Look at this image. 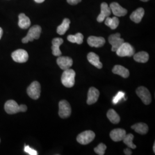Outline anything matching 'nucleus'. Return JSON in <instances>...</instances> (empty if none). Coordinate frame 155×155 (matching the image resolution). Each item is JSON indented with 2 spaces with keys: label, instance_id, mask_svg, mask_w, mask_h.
<instances>
[{
  "label": "nucleus",
  "instance_id": "obj_1",
  "mask_svg": "<svg viewBox=\"0 0 155 155\" xmlns=\"http://www.w3.org/2000/svg\"><path fill=\"white\" fill-rule=\"evenodd\" d=\"M4 108L6 112L9 114H16L18 112H25L27 110V106L25 105H18L14 100H9L5 104Z\"/></svg>",
  "mask_w": 155,
  "mask_h": 155
},
{
  "label": "nucleus",
  "instance_id": "obj_2",
  "mask_svg": "<svg viewBox=\"0 0 155 155\" xmlns=\"http://www.w3.org/2000/svg\"><path fill=\"white\" fill-rule=\"evenodd\" d=\"M75 72L72 69L68 68L63 72L61 81L62 84L66 87L71 88L75 84Z\"/></svg>",
  "mask_w": 155,
  "mask_h": 155
},
{
  "label": "nucleus",
  "instance_id": "obj_3",
  "mask_svg": "<svg viewBox=\"0 0 155 155\" xmlns=\"http://www.w3.org/2000/svg\"><path fill=\"white\" fill-rule=\"evenodd\" d=\"M41 32L40 26L36 25L29 29L25 37L22 39L23 43H27L29 41H32L35 39H39Z\"/></svg>",
  "mask_w": 155,
  "mask_h": 155
},
{
  "label": "nucleus",
  "instance_id": "obj_4",
  "mask_svg": "<svg viewBox=\"0 0 155 155\" xmlns=\"http://www.w3.org/2000/svg\"><path fill=\"white\" fill-rule=\"evenodd\" d=\"M117 55L121 57L132 56L134 54V49L133 47L128 43L124 42L117 50Z\"/></svg>",
  "mask_w": 155,
  "mask_h": 155
},
{
  "label": "nucleus",
  "instance_id": "obj_5",
  "mask_svg": "<svg viewBox=\"0 0 155 155\" xmlns=\"http://www.w3.org/2000/svg\"><path fill=\"white\" fill-rule=\"evenodd\" d=\"M95 137L94 132L91 130H86L78 134L77 140L79 144L87 145L93 141Z\"/></svg>",
  "mask_w": 155,
  "mask_h": 155
},
{
  "label": "nucleus",
  "instance_id": "obj_6",
  "mask_svg": "<svg viewBox=\"0 0 155 155\" xmlns=\"http://www.w3.org/2000/svg\"><path fill=\"white\" fill-rule=\"evenodd\" d=\"M136 94L145 105H150L152 102V97L148 89L144 86H140L136 90Z\"/></svg>",
  "mask_w": 155,
  "mask_h": 155
},
{
  "label": "nucleus",
  "instance_id": "obj_7",
  "mask_svg": "<svg viewBox=\"0 0 155 155\" xmlns=\"http://www.w3.org/2000/svg\"><path fill=\"white\" fill-rule=\"evenodd\" d=\"M41 93V86L38 81H34L27 89V94L33 100L39 99Z\"/></svg>",
  "mask_w": 155,
  "mask_h": 155
},
{
  "label": "nucleus",
  "instance_id": "obj_8",
  "mask_svg": "<svg viewBox=\"0 0 155 155\" xmlns=\"http://www.w3.org/2000/svg\"><path fill=\"white\" fill-rule=\"evenodd\" d=\"M59 115L61 118H67L71 114V107L66 100H61L59 103Z\"/></svg>",
  "mask_w": 155,
  "mask_h": 155
},
{
  "label": "nucleus",
  "instance_id": "obj_9",
  "mask_svg": "<svg viewBox=\"0 0 155 155\" xmlns=\"http://www.w3.org/2000/svg\"><path fill=\"white\" fill-rule=\"evenodd\" d=\"M109 42L111 45V51L116 52L118 48L125 42L124 40L121 38L120 33H117L113 34L109 37Z\"/></svg>",
  "mask_w": 155,
  "mask_h": 155
},
{
  "label": "nucleus",
  "instance_id": "obj_10",
  "mask_svg": "<svg viewBox=\"0 0 155 155\" xmlns=\"http://www.w3.org/2000/svg\"><path fill=\"white\" fill-rule=\"evenodd\" d=\"M12 58L14 61L22 63L28 61L29 56L28 52L25 50L19 49L12 54Z\"/></svg>",
  "mask_w": 155,
  "mask_h": 155
},
{
  "label": "nucleus",
  "instance_id": "obj_11",
  "mask_svg": "<svg viewBox=\"0 0 155 155\" xmlns=\"http://www.w3.org/2000/svg\"><path fill=\"white\" fill-rule=\"evenodd\" d=\"M57 64L63 70H66L72 66L73 61L72 59L68 56H59L56 60Z\"/></svg>",
  "mask_w": 155,
  "mask_h": 155
},
{
  "label": "nucleus",
  "instance_id": "obj_12",
  "mask_svg": "<svg viewBox=\"0 0 155 155\" xmlns=\"http://www.w3.org/2000/svg\"><path fill=\"white\" fill-rule=\"evenodd\" d=\"M111 9L107 3L103 2L101 5V13L98 16L97 20L99 22H102L105 20L106 17H109L111 15Z\"/></svg>",
  "mask_w": 155,
  "mask_h": 155
},
{
  "label": "nucleus",
  "instance_id": "obj_13",
  "mask_svg": "<svg viewBox=\"0 0 155 155\" xmlns=\"http://www.w3.org/2000/svg\"><path fill=\"white\" fill-rule=\"evenodd\" d=\"M111 11L116 17H122L125 16L127 14V10L117 2H112L110 5Z\"/></svg>",
  "mask_w": 155,
  "mask_h": 155
},
{
  "label": "nucleus",
  "instance_id": "obj_14",
  "mask_svg": "<svg viewBox=\"0 0 155 155\" xmlns=\"http://www.w3.org/2000/svg\"><path fill=\"white\" fill-rule=\"evenodd\" d=\"M125 130L120 128L114 129L112 130L110 133V137L114 141L118 142L122 141L126 136Z\"/></svg>",
  "mask_w": 155,
  "mask_h": 155
},
{
  "label": "nucleus",
  "instance_id": "obj_15",
  "mask_svg": "<svg viewBox=\"0 0 155 155\" xmlns=\"http://www.w3.org/2000/svg\"><path fill=\"white\" fill-rule=\"evenodd\" d=\"M100 96L99 90L94 87H90L87 94V104L88 105L94 104L98 100Z\"/></svg>",
  "mask_w": 155,
  "mask_h": 155
},
{
  "label": "nucleus",
  "instance_id": "obj_16",
  "mask_svg": "<svg viewBox=\"0 0 155 155\" xmlns=\"http://www.w3.org/2000/svg\"><path fill=\"white\" fill-rule=\"evenodd\" d=\"M105 39L102 37L91 36L87 39V43L91 47H101L105 44Z\"/></svg>",
  "mask_w": 155,
  "mask_h": 155
},
{
  "label": "nucleus",
  "instance_id": "obj_17",
  "mask_svg": "<svg viewBox=\"0 0 155 155\" xmlns=\"http://www.w3.org/2000/svg\"><path fill=\"white\" fill-rule=\"evenodd\" d=\"M63 43V40L61 38H56L52 41V54L55 56H60L61 55V51L60 50V46Z\"/></svg>",
  "mask_w": 155,
  "mask_h": 155
},
{
  "label": "nucleus",
  "instance_id": "obj_18",
  "mask_svg": "<svg viewBox=\"0 0 155 155\" xmlns=\"http://www.w3.org/2000/svg\"><path fill=\"white\" fill-rule=\"evenodd\" d=\"M88 61L94 66L97 67L98 69L102 68V63L100 61V57L94 52H90L87 55Z\"/></svg>",
  "mask_w": 155,
  "mask_h": 155
},
{
  "label": "nucleus",
  "instance_id": "obj_19",
  "mask_svg": "<svg viewBox=\"0 0 155 155\" xmlns=\"http://www.w3.org/2000/svg\"><path fill=\"white\" fill-rule=\"evenodd\" d=\"M144 13L145 11L144 9L142 8H139L135 11L132 12L130 16V18L133 22L135 23H139L141 22L143 17H144Z\"/></svg>",
  "mask_w": 155,
  "mask_h": 155
},
{
  "label": "nucleus",
  "instance_id": "obj_20",
  "mask_svg": "<svg viewBox=\"0 0 155 155\" xmlns=\"http://www.w3.org/2000/svg\"><path fill=\"white\" fill-rule=\"evenodd\" d=\"M112 72L117 75H119L124 78H127L129 76V70L125 67L121 65H116L113 67Z\"/></svg>",
  "mask_w": 155,
  "mask_h": 155
},
{
  "label": "nucleus",
  "instance_id": "obj_21",
  "mask_svg": "<svg viewBox=\"0 0 155 155\" xmlns=\"http://www.w3.org/2000/svg\"><path fill=\"white\" fill-rule=\"evenodd\" d=\"M18 26L21 29H27L31 25V20L24 13H21L18 16Z\"/></svg>",
  "mask_w": 155,
  "mask_h": 155
},
{
  "label": "nucleus",
  "instance_id": "obj_22",
  "mask_svg": "<svg viewBox=\"0 0 155 155\" xmlns=\"http://www.w3.org/2000/svg\"><path fill=\"white\" fill-rule=\"evenodd\" d=\"M131 128L134 131L140 134H145L148 132V126L143 122L137 123L132 126Z\"/></svg>",
  "mask_w": 155,
  "mask_h": 155
},
{
  "label": "nucleus",
  "instance_id": "obj_23",
  "mask_svg": "<svg viewBox=\"0 0 155 155\" xmlns=\"http://www.w3.org/2000/svg\"><path fill=\"white\" fill-rule=\"evenodd\" d=\"M150 58L149 54L145 51H141L133 55L134 60L139 63H146L148 61Z\"/></svg>",
  "mask_w": 155,
  "mask_h": 155
},
{
  "label": "nucleus",
  "instance_id": "obj_24",
  "mask_svg": "<svg viewBox=\"0 0 155 155\" xmlns=\"http://www.w3.org/2000/svg\"><path fill=\"white\" fill-rule=\"evenodd\" d=\"M70 20L68 18H64L61 24L57 28V33L60 35H63L69 29Z\"/></svg>",
  "mask_w": 155,
  "mask_h": 155
},
{
  "label": "nucleus",
  "instance_id": "obj_25",
  "mask_svg": "<svg viewBox=\"0 0 155 155\" xmlns=\"http://www.w3.org/2000/svg\"><path fill=\"white\" fill-rule=\"evenodd\" d=\"M105 20V24L106 25L110 27L111 29H116L119 25L120 21H119V19L116 16L113 17L112 18L107 17Z\"/></svg>",
  "mask_w": 155,
  "mask_h": 155
},
{
  "label": "nucleus",
  "instance_id": "obj_26",
  "mask_svg": "<svg viewBox=\"0 0 155 155\" xmlns=\"http://www.w3.org/2000/svg\"><path fill=\"white\" fill-rule=\"evenodd\" d=\"M107 117L108 119L110 121V122H112L113 124H118L120 121V116L114 109H111L109 110L107 113Z\"/></svg>",
  "mask_w": 155,
  "mask_h": 155
},
{
  "label": "nucleus",
  "instance_id": "obj_27",
  "mask_svg": "<svg viewBox=\"0 0 155 155\" xmlns=\"http://www.w3.org/2000/svg\"><path fill=\"white\" fill-rule=\"evenodd\" d=\"M67 40L72 43H77L78 45H81L83 43V35L81 33H78L75 35H68Z\"/></svg>",
  "mask_w": 155,
  "mask_h": 155
},
{
  "label": "nucleus",
  "instance_id": "obj_28",
  "mask_svg": "<svg viewBox=\"0 0 155 155\" xmlns=\"http://www.w3.org/2000/svg\"><path fill=\"white\" fill-rule=\"evenodd\" d=\"M133 139H134L133 134L129 133L128 134H126V136L122 140L124 141V143L126 144L129 148H132V149H136V146L134 145V144H133Z\"/></svg>",
  "mask_w": 155,
  "mask_h": 155
},
{
  "label": "nucleus",
  "instance_id": "obj_29",
  "mask_svg": "<svg viewBox=\"0 0 155 155\" xmlns=\"http://www.w3.org/2000/svg\"><path fill=\"white\" fill-rule=\"evenodd\" d=\"M106 148L107 147L105 144L101 143L94 148V152L98 155H104L105 154Z\"/></svg>",
  "mask_w": 155,
  "mask_h": 155
},
{
  "label": "nucleus",
  "instance_id": "obj_30",
  "mask_svg": "<svg viewBox=\"0 0 155 155\" xmlns=\"http://www.w3.org/2000/svg\"><path fill=\"white\" fill-rule=\"evenodd\" d=\"M125 97V93L122 91H119L118 94L114 97L113 99V103L114 104H117L120 100L122 99Z\"/></svg>",
  "mask_w": 155,
  "mask_h": 155
},
{
  "label": "nucleus",
  "instance_id": "obj_31",
  "mask_svg": "<svg viewBox=\"0 0 155 155\" xmlns=\"http://www.w3.org/2000/svg\"><path fill=\"white\" fill-rule=\"evenodd\" d=\"M24 151L30 155H38V153L36 150L31 148L29 145H25L24 147Z\"/></svg>",
  "mask_w": 155,
  "mask_h": 155
},
{
  "label": "nucleus",
  "instance_id": "obj_32",
  "mask_svg": "<svg viewBox=\"0 0 155 155\" xmlns=\"http://www.w3.org/2000/svg\"><path fill=\"white\" fill-rule=\"evenodd\" d=\"M82 0H67V2L70 4V5H77L78 4H79V2H81Z\"/></svg>",
  "mask_w": 155,
  "mask_h": 155
},
{
  "label": "nucleus",
  "instance_id": "obj_33",
  "mask_svg": "<svg viewBox=\"0 0 155 155\" xmlns=\"http://www.w3.org/2000/svg\"><path fill=\"white\" fill-rule=\"evenodd\" d=\"M124 152L126 155H132V152L131 150L130 149V148L125 149L124 150Z\"/></svg>",
  "mask_w": 155,
  "mask_h": 155
},
{
  "label": "nucleus",
  "instance_id": "obj_34",
  "mask_svg": "<svg viewBox=\"0 0 155 155\" xmlns=\"http://www.w3.org/2000/svg\"><path fill=\"white\" fill-rule=\"evenodd\" d=\"M2 34H3V31H2V29L0 27V39H1V38H2Z\"/></svg>",
  "mask_w": 155,
  "mask_h": 155
},
{
  "label": "nucleus",
  "instance_id": "obj_35",
  "mask_svg": "<svg viewBox=\"0 0 155 155\" xmlns=\"http://www.w3.org/2000/svg\"><path fill=\"white\" fill-rule=\"evenodd\" d=\"M45 0H35V1L37 3H42L45 1Z\"/></svg>",
  "mask_w": 155,
  "mask_h": 155
},
{
  "label": "nucleus",
  "instance_id": "obj_36",
  "mask_svg": "<svg viewBox=\"0 0 155 155\" xmlns=\"http://www.w3.org/2000/svg\"><path fill=\"white\" fill-rule=\"evenodd\" d=\"M153 152H154V153L155 152V144H154L153 145Z\"/></svg>",
  "mask_w": 155,
  "mask_h": 155
},
{
  "label": "nucleus",
  "instance_id": "obj_37",
  "mask_svg": "<svg viewBox=\"0 0 155 155\" xmlns=\"http://www.w3.org/2000/svg\"><path fill=\"white\" fill-rule=\"evenodd\" d=\"M141 1H143V2H147V1H150V0H141Z\"/></svg>",
  "mask_w": 155,
  "mask_h": 155
},
{
  "label": "nucleus",
  "instance_id": "obj_38",
  "mask_svg": "<svg viewBox=\"0 0 155 155\" xmlns=\"http://www.w3.org/2000/svg\"><path fill=\"white\" fill-rule=\"evenodd\" d=\"M0 143H1V139H0Z\"/></svg>",
  "mask_w": 155,
  "mask_h": 155
}]
</instances>
